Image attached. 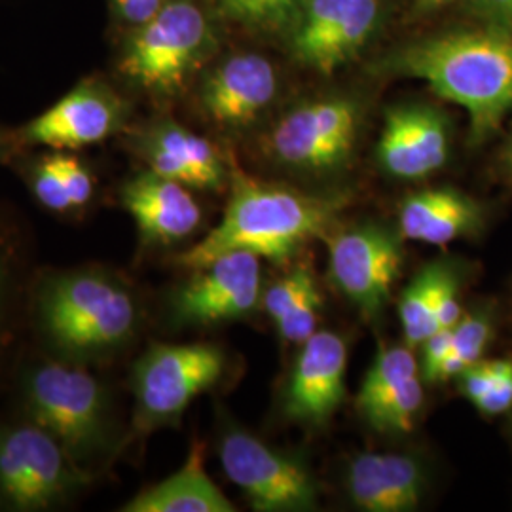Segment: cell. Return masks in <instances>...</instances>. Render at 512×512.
<instances>
[{"label":"cell","mask_w":512,"mask_h":512,"mask_svg":"<svg viewBox=\"0 0 512 512\" xmlns=\"http://www.w3.org/2000/svg\"><path fill=\"white\" fill-rule=\"evenodd\" d=\"M348 346L330 330H315L302 344L285 393V416L300 425L323 427L346 395Z\"/></svg>","instance_id":"14"},{"label":"cell","mask_w":512,"mask_h":512,"mask_svg":"<svg viewBox=\"0 0 512 512\" xmlns=\"http://www.w3.org/2000/svg\"><path fill=\"white\" fill-rule=\"evenodd\" d=\"M124 512H234L232 501L205 471L202 442H194L183 467L148 486L122 507Z\"/></svg>","instance_id":"21"},{"label":"cell","mask_w":512,"mask_h":512,"mask_svg":"<svg viewBox=\"0 0 512 512\" xmlns=\"http://www.w3.org/2000/svg\"><path fill=\"white\" fill-rule=\"evenodd\" d=\"M346 203L348 196L304 194L256 181L236 169L230 202L219 224L186 249L179 264L196 270L234 251L285 262L310 239L321 236Z\"/></svg>","instance_id":"2"},{"label":"cell","mask_w":512,"mask_h":512,"mask_svg":"<svg viewBox=\"0 0 512 512\" xmlns=\"http://www.w3.org/2000/svg\"><path fill=\"white\" fill-rule=\"evenodd\" d=\"M482 222L480 205L454 188H433L412 194L399 213V234L427 245H448L469 236Z\"/></svg>","instance_id":"20"},{"label":"cell","mask_w":512,"mask_h":512,"mask_svg":"<svg viewBox=\"0 0 512 512\" xmlns=\"http://www.w3.org/2000/svg\"><path fill=\"white\" fill-rule=\"evenodd\" d=\"M442 268L444 266L440 264L425 266L401 294L399 315L406 346L410 348L421 346L435 330H439L435 298Z\"/></svg>","instance_id":"23"},{"label":"cell","mask_w":512,"mask_h":512,"mask_svg":"<svg viewBox=\"0 0 512 512\" xmlns=\"http://www.w3.org/2000/svg\"><path fill=\"white\" fill-rule=\"evenodd\" d=\"M35 323L54 357L90 365L128 348L141 325V308L122 277L84 266L40 281Z\"/></svg>","instance_id":"3"},{"label":"cell","mask_w":512,"mask_h":512,"mask_svg":"<svg viewBox=\"0 0 512 512\" xmlns=\"http://www.w3.org/2000/svg\"><path fill=\"white\" fill-rule=\"evenodd\" d=\"M92 480L35 421L0 423V509L48 511L73 501Z\"/></svg>","instance_id":"5"},{"label":"cell","mask_w":512,"mask_h":512,"mask_svg":"<svg viewBox=\"0 0 512 512\" xmlns=\"http://www.w3.org/2000/svg\"><path fill=\"white\" fill-rule=\"evenodd\" d=\"M128 107L110 86L86 80L29 122L21 137L29 145L76 150L107 141L124 126Z\"/></svg>","instance_id":"13"},{"label":"cell","mask_w":512,"mask_h":512,"mask_svg":"<svg viewBox=\"0 0 512 512\" xmlns=\"http://www.w3.org/2000/svg\"><path fill=\"white\" fill-rule=\"evenodd\" d=\"M505 162H507V169H509V173L512 175V137L511 143L507 147V152H505Z\"/></svg>","instance_id":"37"},{"label":"cell","mask_w":512,"mask_h":512,"mask_svg":"<svg viewBox=\"0 0 512 512\" xmlns=\"http://www.w3.org/2000/svg\"><path fill=\"white\" fill-rule=\"evenodd\" d=\"M435 311L439 329H452L459 323L461 304L458 298V283L454 274L444 266L437 285V298H435Z\"/></svg>","instance_id":"32"},{"label":"cell","mask_w":512,"mask_h":512,"mask_svg":"<svg viewBox=\"0 0 512 512\" xmlns=\"http://www.w3.org/2000/svg\"><path fill=\"white\" fill-rule=\"evenodd\" d=\"M399 236L368 224L346 230L330 241L332 283L365 317H376L389 302L403 264Z\"/></svg>","instance_id":"12"},{"label":"cell","mask_w":512,"mask_h":512,"mask_svg":"<svg viewBox=\"0 0 512 512\" xmlns=\"http://www.w3.org/2000/svg\"><path fill=\"white\" fill-rule=\"evenodd\" d=\"M321 304H323L321 294L313 281L310 287L298 296L293 306L275 323L281 338L293 344H304L317 330V317H319Z\"/></svg>","instance_id":"29"},{"label":"cell","mask_w":512,"mask_h":512,"mask_svg":"<svg viewBox=\"0 0 512 512\" xmlns=\"http://www.w3.org/2000/svg\"><path fill=\"white\" fill-rule=\"evenodd\" d=\"M346 486L361 511H414L425 492V476L412 456L365 452L349 463Z\"/></svg>","instance_id":"18"},{"label":"cell","mask_w":512,"mask_h":512,"mask_svg":"<svg viewBox=\"0 0 512 512\" xmlns=\"http://www.w3.org/2000/svg\"><path fill=\"white\" fill-rule=\"evenodd\" d=\"M0 154H2V141H0Z\"/></svg>","instance_id":"38"},{"label":"cell","mask_w":512,"mask_h":512,"mask_svg":"<svg viewBox=\"0 0 512 512\" xmlns=\"http://www.w3.org/2000/svg\"><path fill=\"white\" fill-rule=\"evenodd\" d=\"M376 156L385 171L397 179L414 181L437 173L450 156L444 116L423 105L387 110Z\"/></svg>","instance_id":"15"},{"label":"cell","mask_w":512,"mask_h":512,"mask_svg":"<svg viewBox=\"0 0 512 512\" xmlns=\"http://www.w3.org/2000/svg\"><path fill=\"white\" fill-rule=\"evenodd\" d=\"M262 296L260 258L247 251L219 256L196 268L171 294V317L181 327H211L247 317Z\"/></svg>","instance_id":"10"},{"label":"cell","mask_w":512,"mask_h":512,"mask_svg":"<svg viewBox=\"0 0 512 512\" xmlns=\"http://www.w3.org/2000/svg\"><path fill=\"white\" fill-rule=\"evenodd\" d=\"M359 109L344 97L304 103L287 112L268 137L275 160L306 173L334 171L355 147Z\"/></svg>","instance_id":"9"},{"label":"cell","mask_w":512,"mask_h":512,"mask_svg":"<svg viewBox=\"0 0 512 512\" xmlns=\"http://www.w3.org/2000/svg\"><path fill=\"white\" fill-rule=\"evenodd\" d=\"M421 406H423V385H421L420 376H416L399 385L389 395H385L382 401H378L363 414V418L380 433L403 435L414 429Z\"/></svg>","instance_id":"25"},{"label":"cell","mask_w":512,"mask_h":512,"mask_svg":"<svg viewBox=\"0 0 512 512\" xmlns=\"http://www.w3.org/2000/svg\"><path fill=\"white\" fill-rule=\"evenodd\" d=\"M120 202L145 243L171 245L190 238L202 224V207L188 186L145 171L122 186Z\"/></svg>","instance_id":"17"},{"label":"cell","mask_w":512,"mask_h":512,"mask_svg":"<svg viewBox=\"0 0 512 512\" xmlns=\"http://www.w3.org/2000/svg\"><path fill=\"white\" fill-rule=\"evenodd\" d=\"M120 59V71L148 92L181 90L211 46V27L192 0L165 2L156 16L137 25Z\"/></svg>","instance_id":"7"},{"label":"cell","mask_w":512,"mask_h":512,"mask_svg":"<svg viewBox=\"0 0 512 512\" xmlns=\"http://www.w3.org/2000/svg\"><path fill=\"white\" fill-rule=\"evenodd\" d=\"M452 0H416V12L418 14H429L433 10H439L440 6H446Z\"/></svg>","instance_id":"36"},{"label":"cell","mask_w":512,"mask_h":512,"mask_svg":"<svg viewBox=\"0 0 512 512\" xmlns=\"http://www.w3.org/2000/svg\"><path fill=\"white\" fill-rule=\"evenodd\" d=\"M486 416H497L507 412L512 406V366L503 374V378L475 404Z\"/></svg>","instance_id":"35"},{"label":"cell","mask_w":512,"mask_h":512,"mask_svg":"<svg viewBox=\"0 0 512 512\" xmlns=\"http://www.w3.org/2000/svg\"><path fill=\"white\" fill-rule=\"evenodd\" d=\"M382 71L416 78L467 110L471 141L494 135L512 109V33L486 25L421 38L387 55Z\"/></svg>","instance_id":"1"},{"label":"cell","mask_w":512,"mask_h":512,"mask_svg":"<svg viewBox=\"0 0 512 512\" xmlns=\"http://www.w3.org/2000/svg\"><path fill=\"white\" fill-rule=\"evenodd\" d=\"M313 281L315 279H313L310 268H306V266L294 268L291 274L283 277L281 281H277L264 293L262 308L270 315V319L277 323L283 317V313L293 306L294 302L298 300V296L304 293Z\"/></svg>","instance_id":"30"},{"label":"cell","mask_w":512,"mask_h":512,"mask_svg":"<svg viewBox=\"0 0 512 512\" xmlns=\"http://www.w3.org/2000/svg\"><path fill=\"white\" fill-rule=\"evenodd\" d=\"M139 150L150 171L188 188L220 190L226 183V167L219 150L202 135L173 120L148 129Z\"/></svg>","instance_id":"19"},{"label":"cell","mask_w":512,"mask_h":512,"mask_svg":"<svg viewBox=\"0 0 512 512\" xmlns=\"http://www.w3.org/2000/svg\"><path fill=\"white\" fill-rule=\"evenodd\" d=\"M421 348L420 370L427 382H437V372L452 348V329L435 330Z\"/></svg>","instance_id":"33"},{"label":"cell","mask_w":512,"mask_h":512,"mask_svg":"<svg viewBox=\"0 0 512 512\" xmlns=\"http://www.w3.org/2000/svg\"><path fill=\"white\" fill-rule=\"evenodd\" d=\"M224 351L211 344H152L131 374L133 429L148 433L177 425L190 403L219 384Z\"/></svg>","instance_id":"6"},{"label":"cell","mask_w":512,"mask_h":512,"mask_svg":"<svg viewBox=\"0 0 512 512\" xmlns=\"http://www.w3.org/2000/svg\"><path fill=\"white\" fill-rule=\"evenodd\" d=\"M300 2L302 0H211L222 18L260 31L289 27Z\"/></svg>","instance_id":"27"},{"label":"cell","mask_w":512,"mask_h":512,"mask_svg":"<svg viewBox=\"0 0 512 512\" xmlns=\"http://www.w3.org/2000/svg\"><path fill=\"white\" fill-rule=\"evenodd\" d=\"M165 2H167V0H165Z\"/></svg>","instance_id":"39"},{"label":"cell","mask_w":512,"mask_h":512,"mask_svg":"<svg viewBox=\"0 0 512 512\" xmlns=\"http://www.w3.org/2000/svg\"><path fill=\"white\" fill-rule=\"evenodd\" d=\"M19 277L21 260L18 241L12 232H6L0 226V363L14 338Z\"/></svg>","instance_id":"28"},{"label":"cell","mask_w":512,"mask_h":512,"mask_svg":"<svg viewBox=\"0 0 512 512\" xmlns=\"http://www.w3.org/2000/svg\"><path fill=\"white\" fill-rule=\"evenodd\" d=\"M277 84L274 65L264 55H232L205 76L203 112L220 128H247L272 105Z\"/></svg>","instance_id":"16"},{"label":"cell","mask_w":512,"mask_h":512,"mask_svg":"<svg viewBox=\"0 0 512 512\" xmlns=\"http://www.w3.org/2000/svg\"><path fill=\"white\" fill-rule=\"evenodd\" d=\"M29 184L37 202L57 215L86 207L95 194L92 171L63 150L40 158L31 169Z\"/></svg>","instance_id":"22"},{"label":"cell","mask_w":512,"mask_h":512,"mask_svg":"<svg viewBox=\"0 0 512 512\" xmlns=\"http://www.w3.org/2000/svg\"><path fill=\"white\" fill-rule=\"evenodd\" d=\"M471 10L486 25L512 33V0H471Z\"/></svg>","instance_id":"34"},{"label":"cell","mask_w":512,"mask_h":512,"mask_svg":"<svg viewBox=\"0 0 512 512\" xmlns=\"http://www.w3.org/2000/svg\"><path fill=\"white\" fill-rule=\"evenodd\" d=\"M219 458L226 476L255 511H310L317 505V486L310 471L239 427L222 431Z\"/></svg>","instance_id":"8"},{"label":"cell","mask_w":512,"mask_h":512,"mask_svg":"<svg viewBox=\"0 0 512 512\" xmlns=\"http://www.w3.org/2000/svg\"><path fill=\"white\" fill-rule=\"evenodd\" d=\"M512 366V361H476L461 372V391L463 395L476 404L503 374Z\"/></svg>","instance_id":"31"},{"label":"cell","mask_w":512,"mask_h":512,"mask_svg":"<svg viewBox=\"0 0 512 512\" xmlns=\"http://www.w3.org/2000/svg\"><path fill=\"white\" fill-rule=\"evenodd\" d=\"M378 19V0H302L289 25L291 50L302 65L332 74L365 48Z\"/></svg>","instance_id":"11"},{"label":"cell","mask_w":512,"mask_h":512,"mask_svg":"<svg viewBox=\"0 0 512 512\" xmlns=\"http://www.w3.org/2000/svg\"><path fill=\"white\" fill-rule=\"evenodd\" d=\"M416 376H420V363L410 346L380 348L357 395L359 414L363 416L385 395Z\"/></svg>","instance_id":"24"},{"label":"cell","mask_w":512,"mask_h":512,"mask_svg":"<svg viewBox=\"0 0 512 512\" xmlns=\"http://www.w3.org/2000/svg\"><path fill=\"white\" fill-rule=\"evenodd\" d=\"M490 338H492L490 317L482 313L461 317L458 325L452 327V348L440 365L437 382H446L461 376V372L467 366L480 361L484 349L490 344Z\"/></svg>","instance_id":"26"},{"label":"cell","mask_w":512,"mask_h":512,"mask_svg":"<svg viewBox=\"0 0 512 512\" xmlns=\"http://www.w3.org/2000/svg\"><path fill=\"white\" fill-rule=\"evenodd\" d=\"M23 418L52 433L76 465L95 475L114 456L120 433L107 385L88 365L44 357L19 380Z\"/></svg>","instance_id":"4"}]
</instances>
